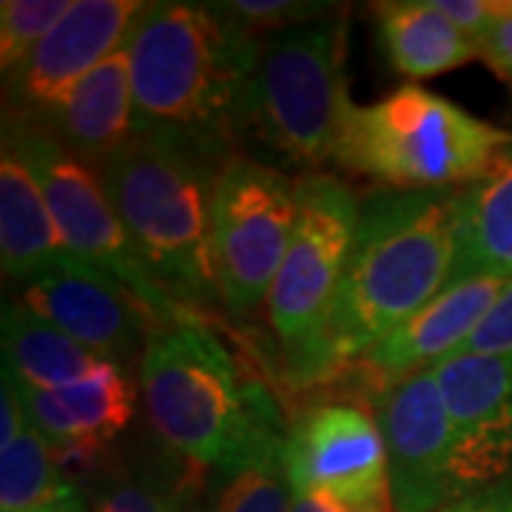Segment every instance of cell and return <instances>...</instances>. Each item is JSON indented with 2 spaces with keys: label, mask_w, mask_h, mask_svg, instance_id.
<instances>
[{
  "label": "cell",
  "mask_w": 512,
  "mask_h": 512,
  "mask_svg": "<svg viewBox=\"0 0 512 512\" xmlns=\"http://www.w3.org/2000/svg\"><path fill=\"white\" fill-rule=\"evenodd\" d=\"M456 217L458 191H390L367 202L328 325L293 353L296 376L362 359L421 311L453 274Z\"/></svg>",
  "instance_id": "cell-1"
},
{
  "label": "cell",
  "mask_w": 512,
  "mask_h": 512,
  "mask_svg": "<svg viewBox=\"0 0 512 512\" xmlns=\"http://www.w3.org/2000/svg\"><path fill=\"white\" fill-rule=\"evenodd\" d=\"M134 134L225 154L245 128L259 37L217 3H146L126 40Z\"/></svg>",
  "instance_id": "cell-2"
},
{
  "label": "cell",
  "mask_w": 512,
  "mask_h": 512,
  "mask_svg": "<svg viewBox=\"0 0 512 512\" xmlns=\"http://www.w3.org/2000/svg\"><path fill=\"white\" fill-rule=\"evenodd\" d=\"M225 160L168 137L134 134L100 168L117 217L151 274L180 302L220 296L214 188Z\"/></svg>",
  "instance_id": "cell-3"
},
{
  "label": "cell",
  "mask_w": 512,
  "mask_h": 512,
  "mask_svg": "<svg viewBox=\"0 0 512 512\" xmlns=\"http://www.w3.org/2000/svg\"><path fill=\"white\" fill-rule=\"evenodd\" d=\"M140 382L160 439L202 467H231L279 419L265 390L239 382L228 350L191 316L151 328Z\"/></svg>",
  "instance_id": "cell-4"
},
{
  "label": "cell",
  "mask_w": 512,
  "mask_h": 512,
  "mask_svg": "<svg viewBox=\"0 0 512 512\" xmlns=\"http://www.w3.org/2000/svg\"><path fill=\"white\" fill-rule=\"evenodd\" d=\"M512 131L490 126L441 94L402 86L350 106L336 163L396 191H450L478 183Z\"/></svg>",
  "instance_id": "cell-5"
},
{
  "label": "cell",
  "mask_w": 512,
  "mask_h": 512,
  "mask_svg": "<svg viewBox=\"0 0 512 512\" xmlns=\"http://www.w3.org/2000/svg\"><path fill=\"white\" fill-rule=\"evenodd\" d=\"M348 23L322 18L259 40L245 126L293 165L336 157L348 109Z\"/></svg>",
  "instance_id": "cell-6"
},
{
  "label": "cell",
  "mask_w": 512,
  "mask_h": 512,
  "mask_svg": "<svg viewBox=\"0 0 512 512\" xmlns=\"http://www.w3.org/2000/svg\"><path fill=\"white\" fill-rule=\"evenodd\" d=\"M3 146L12 148L32 171L52 208L57 231L74 256L117 279L146 311L154 328L188 319L183 302L165 291L134 248L126 225L111 205L103 174L94 165L80 160L37 123L6 120Z\"/></svg>",
  "instance_id": "cell-7"
},
{
  "label": "cell",
  "mask_w": 512,
  "mask_h": 512,
  "mask_svg": "<svg viewBox=\"0 0 512 512\" xmlns=\"http://www.w3.org/2000/svg\"><path fill=\"white\" fill-rule=\"evenodd\" d=\"M362 205L328 174L296 180V225L282 268L268 293V319L296 353L322 333L348 268Z\"/></svg>",
  "instance_id": "cell-8"
},
{
  "label": "cell",
  "mask_w": 512,
  "mask_h": 512,
  "mask_svg": "<svg viewBox=\"0 0 512 512\" xmlns=\"http://www.w3.org/2000/svg\"><path fill=\"white\" fill-rule=\"evenodd\" d=\"M296 225V183L248 157H228L214 188V262L220 299L251 313L274 288Z\"/></svg>",
  "instance_id": "cell-9"
},
{
  "label": "cell",
  "mask_w": 512,
  "mask_h": 512,
  "mask_svg": "<svg viewBox=\"0 0 512 512\" xmlns=\"http://www.w3.org/2000/svg\"><path fill=\"white\" fill-rule=\"evenodd\" d=\"M285 461L293 490H319L362 512H396L379 421L359 407L305 410L288 427Z\"/></svg>",
  "instance_id": "cell-10"
},
{
  "label": "cell",
  "mask_w": 512,
  "mask_h": 512,
  "mask_svg": "<svg viewBox=\"0 0 512 512\" xmlns=\"http://www.w3.org/2000/svg\"><path fill=\"white\" fill-rule=\"evenodd\" d=\"M387 447L396 512H436L458 498L453 484V421L433 367L387 384L376 404Z\"/></svg>",
  "instance_id": "cell-11"
},
{
  "label": "cell",
  "mask_w": 512,
  "mask_h": 512,
  "mask_svg": "<svg viewBox=\"0 0 512 512\" xmlns=\"http://www.w3.org/2000/svg\"><path fill=\"white\" fill-rule=\"evenodd\" d=\"M143 6L140 0H74L55 29L6 74L12 120L35 123L52 114L86 74L126 46Z\"/></svg>",
  "instance_id": "cell-12"
},
{
  "label": "cell",
  "mask_w": 512,
  "mask_h": 512,
  "mask_svg": "<svg viewBox=\"0 0 512 512\" xmlns=\"http://www.w3.org/2000/svg\"><path fill=\"white\" fill-rule=\"evenodd\" d=\"M433 370L453 421L456 495L498 484L512 467V353H458Z\"/></svg>",
  "instance_id": "cell-13"
},
{
  "label": "cell",
  "mask_w": 512,
  "mask_h": 512,
  "mask_svg": "<svg viewBox=\"0 0 512 512\" xmlns=\"http://www.w3.org/2000/svg\"><path fill=\"white\" fill-rule=\"evenodd\" d=\"M18 302L69 333L94 356L120 367L137 348L146 319V311L117 279L74 254L20 282Z\"/></svg>",
  "instance_id": "cell-14"
},
{
  "label": "cell",
  "mask_w": 512,
  "mask_h": 512,
  "mask_svg": "<svg viewBox=\"0 0 512 512\" xmlns=\"http://www.w3.org/2000/svg\"><path fill=\"white\" fill-rule=\"evenodd\" d=\"M507 282L510 279L504 276H470L447 282L421 311L367 350L362 362L376 370V376L399 382L416 370L456 356L493 311Z\"/></svg>",
  "instance_id": "cell-15"
},
{
  "label": "cell",
  "mask_w": 512,
  "mask_h": 512,
  "mask_svg": "<svg viewBox=\"0 0 512 512\" xmlns=\"http://www.w3.org/2000/svg\"><path fill=\"white\" fill-rule=\"evenodd\" d=\"M35 123L100 171L134 137V89L126 46L86 74L52 114Z\"/></svg>",
  "instance_id": "cell-16"
},
{
  "label": "cell",
  "mask_w": 512,
  "mask_h": 512,
  "mask_svg": "<svg viewBox=\"0 0 512 512\" xmlns=\"http://www.w3.org/2000/svg\"><path fill=\"white\" fill-rule=\"evenodd\" d=\"M18 387L29 424H35L52 444L86 436L114 439L134 413V384L128 382L123 367L106 359L86 379L60 390L20 382Z\"/></svg>",
  "instance_id": "cell-17"
},
{
  "label": "cell",
  "mask_w": 512,
  "mask_h": 512,
  "mask_svg": "<svg viewBox=\"0 0 512 512\" xmlns=\"http://www.w3.org/2000/svg\"><path fill=\"white\" fill-rule=\"evenodd\" d=\"M72 251L57 231L52 208L32 171L9 146L0 157V262L15 282L55 268Z\"/></svg>",
  "instance_id": "cell-18"
},
{
  "label": "cell",
  "mask_w": 512,
  "mask_h": 512,
  "mask_svg": "<svg viewBox=\"0 0 512 512\" xmlns=\"http://www.w3.org/2000/svg\"><path fill=\"white\" fill-rule=\"evenodd\" d=\"M470 276L512 279V143L498 151L478 183L458 191L450 282Z\"/></svg>",
  "instance_id": "cell-19"
},
{
  "label": "cell",
  "mask_w": 512,
  "mask_h": 512,
  "mask_svg": "<svg viewBox=\"0 0 512 512\" xmlns=\"http://www.w3.org/2000/svg\"><path fill=\"white\" fill-rule=\"evenodd\" d=\"M387 63L410 80L453 72L478 57V43L461 35L433 0H390L376 6Z\"/></svg>",
  "instance_id": "cell-20"
},
{
  "label": "cell",
  "mask_w": 512,
  "mask_h": 512,
  "mask_svg": "<svg viewBox=\"0 0 512 512\" xmlns=\"http://www.w3.org/2000/svg\"><path fill=\"white\" fill-rule=\"evenodd\" d=\"M3 367L20 384H32L43 390H60L66 384L80 382L103 359L92 350L74 342L69 333L46 322L20 302L3 308Z\"/></svg>",
  "instance_id": "cell-21"
},
{
  "label": "cell",
  "mask_w": 512,
  "mask_h": 512,
  "mask_svg": "<svg viewBox=\"0 0 512 512\" xmlns=\"http://www.w3.org/2000/svg\"><path fill=\"white\" fill-rule=\"evenodd\" d=\"M282 421H271L251 450L220 473L214 512H291L293 487L285 461Z\"/></svg>",
  "instance_id": "cell-22"
},
{
  "label": "cell",
  "mask_w": 512,
  "mask_h": 512,
  "mask_svg": "<svg viewBox=\"0 0 512 512\" xmlns=\"http://www.w3.org/2000/svg\"><path fill=\"white\" fill-rule=\"evenodd\" d=\"M72 493L57 473L52 441L35 424L0 450V512H46Z\"/></svg>",
  "instance_id": "cell-23"
},
{
  "label": "cell",
  "mask_w": 512,
  "mask_h": 512,
  "mask_svg": "<svg viewBox=\"0 0 512 512\" xmlns=\"http://www.w3.org/2000/svg\"><path fill=\"white\" fill-rule=\"evenodd\" d=\"M74 0H3L0 3V66L9 74L55 29Z\"/></svg>",
  "instance_id": "cell-24"
},
{
  "label": "cell",
  "mask_w": 512,
  "mask_h": 512,
  "mask_svg": "<svg viewBox=\"0 0 512 512\" xmlns=\"http://www.w3.org/2000/svg\"><path fill=\"white\" fill-rule=\"evenodd\" d=\"M217 9L242 29H248L251 35H262V32L271 35L299 23L330 18L325 3H305V0H228V3H217Z\"/></svg>",
  "instance_id": "cell-25"
},
{
  "label": "cell",
  "mask_w": 512,
  "mask_h": 512,
  "mask_svg": "<svg viewBox=\"0 0 512 512\" xmlns=\"http://www.w3.org/2000/svg\"><path fill=\"white\" fill-rule=\"evenodd\" d=\"M52 456H55L57 473L63 478V484L77 493L80 484L92 481L94 476L103 473L106 467V456H109V439H97V436H86V439H69L52 444Z\"/></svg>",
  "instance_id": "cell-26"
},
{
  "label": "cell",
  "mask_w": 512,
  "mask_h": 512,
  "mask_svg": "<svg viewBox=\"0 0 512 512\" xmlns=\"http://www.w3.org/2000/svg\"><path fill=\"white\" fill-rule=\"evenodd\" d=\"M458 353H473V356H504V353H512V279L507 282L504 293L498 296L493 311L487 313V319L481 322V328L464 342V348Z\"/></svg>",
  "instance_id": "cell-27"
},
{
  "label": "cell",
  "mask_w": 512,
  "mask_h": 512,
  "mask_svg": "<svg viewBox=\"0 0 512 512\" xmlns=\"http://www.w3.org/2000/svg\"><path fill=\"white\" fill-rule=\"evenodd\" d=\"M504 3L507 0H433L441 15L473 43H481V37L487 35L495 18L504 12Z\"/></svg>",
  "instance_id": "cell-28"
},
{
  "label": "cell",
  "mask_w": 512,
  "mask_h": 512,
  "mask_svg": "<svg viewBox=\"0 0 512 512\" xmlns=\"http://www.w3.org/2000/svg\"><path fill=\"white\" fill-rule=\"evenodd\" d=\"M478 57L493 69L498 77L512 83V0L504 3V12L495 18V23L487 29V35L478 43Z\"/></svg>",
  "instance_id": "cell-29"
},
{
  "label": "cell",
  "mask_w": 512,
  "mask_h": 512,
  "mask_svg": "<svg viewBox=\"0 0 512 512\" xmlns=\"http://www.w3.org/2000/svg\"><path fill=\"white\" fill-rule=\"evenodd\" d=\"M97 512H183L177 495L154 493L146 487H120L103 498Z\"/></svg>",
  "instance_id": "cell-30"
},
{
  "label": "cell",
  "mask_w": 512,
  "mask_h": 512,
  "mask_svg": "<svg viewBox=\"0 0 512 512\" xmlns=\"http://www.w3.org/2000/svg\"><path fill=\"white\" fill-rule=\"evenodd\" d=\"M29 427L26 404L20 396L15 376L3 367V390H0V450L12 447Z\"/></svg>",
  "instance_id": "cell-31"
},
{
  "label": "cell",
  "mask_w": 512,
  "mask_h": 512,
  "mask_svg": "<svg viewBox=\"0 0 512 512\" xmlns=\"http://www.w3.org/2000/svg\"><path fill=\"white\" fill-rule=\"evenodd\" d=\"M436 512H512V481H498L447 501Z\"/></svg>",
  "instance_id": "cell-32"
},
{
  "label": "cell",
  "mask_w": 512,
  "mask_h": 512,
  "mask_svg": "<svg viewBox=\"0 0 512 512\" xmlns=\"http://www.w3.org/2000/svg\"><path fill=\"white\" fill-rule=\"evenodd\" d=\"M291 512H362L319 490H293Z\"/></svg>",
  "instance_id": "cell-33"
},
{
  "label": "cell",
  "mask_w": 512,
  "mask_h": 512,
  "mask_svg": "<svg viewBox=\"0 0 512 512\" xmlns=\"http://www.w3.org/2000/svg\"><path fill=\"white\" fill-rule=\"evenodd\" d=\"M46 512H83V504H80V495H69L66 501H60L57 507Z\"/></svg>",
  "instance_id": "cell-34"
}]
</instances>
